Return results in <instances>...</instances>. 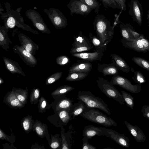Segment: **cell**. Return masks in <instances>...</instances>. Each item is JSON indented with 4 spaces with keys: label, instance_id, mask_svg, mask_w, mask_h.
<instances>
[{
    "label": "cell",
    "instance_id": "6da1fadb",
    "mask_svg": "<svg viewBox=\"0 0 149 149\" xmlns=\"http://www.w3.org/2000/svg\"><path fill=\"white\" fill-rule=\"evenodd\" d=\"M6 11L2 8L0 3V17L3 20L4 26L7 29H12L17 26L24 31H29L34 34H38V32L33 29L29 25L24 23L23 17L21 15L20 12L22 7H20L15 10L11 8L10 3L8 2L4 3Z\"/></svg>",
    "mask_w": 149,
    "mask_h": 149
},
{
    "label": "cell",
    "instance_id": "7a4b0ae2",
    "mask_svg": "<svg viewBox=\"0 0 149 149\" xmlns=\"http://www.w3.org/2000/svg\"><path fill=\"white\" fill-rule=\"evenodd\" d=\"M97 37L105 46L111 40L113 37L114 28L110 22L103 15L97 14L93 23Z\"/></svg>",
    "mask_w": 149,
    "mask_h": 149
},
{
    "label": "cell",
    "instance_id": "3957f363",
    "mask_svg": "<svg viewBox=\"0 0 149 149\" xmlns=\"http://www.w3.org/2000/svg\"><path fill=\"white\" fill-rule=\"evenodd\" d=\"M77 99L83 102L88 107L98 109L109 115H111V110L104 100L89 91H79Z\"/></svg>",
    "mask_w": 149,
    "mask_h": 149
},
{
    "label": "cell",
    "instance_id": "277c9868",
    "mask_svg": "<svg viewBox=\"0 0 149 149\" xmlns=\"http://www.w3.org/2000/svg\"><path fill=\"white\" fill-rule=\"evenodd\" d=\"M80 116L86 119L106 127L117 126V123L111 118L95 108L86 106L83 112Z\"/></svg>",
    "mask_w": 149,
    "mask_h": 149
},
{
    "label": "cell",
    "instance_id": "5b68a950",
    "mask_svg": "<svg viewBox=\"0 0 149 149\" xmlns=\"http://www.w3.org/2000/svg\"><path fill=\"white\" fill-rule=\"evenodd\" d=\"M97 84L101 91L107 97L112 98L121 105H124L123 96L111 81L99 77L97 81Z\"/></svg>",
    "mask_w": 149,
    "mask_h": 149
},
{
    "label": "cell",
    "instance_id": "8992f818",
    "mask_svg": "<svg viewBox=\"0 0 149 149\" xmlns=\"http://www.w3.org/2000/svg\"><path fill=\"white\" fill-rule=\"evenodd\" d=\"M43 11L56 29H61L66 27L68 25L67 19L60 10L50 8L49 9H45Z\"/></svg>",
    "mask_w": 149,
    "mask_h": 149
},
{
    "label": "cell",
    "instance_id": "52a82bcc",
    "mask_svg": "<svg viewBox=\"0 0 149 149\" xmlns=\"http://www.w3.org/2000/svg\"><path fill=\"white\" fill-rule=\"evenodd\" d=\"M25 15L31 21L34 27L42 33H51L50 30L38 11L33 9H28L25 12Z\"/></svg>",
    "mask_w": 149,
    "mask_h": 149
},
{
    "label": "cell",
    "instance_id": "ba28073f",
    "mask_svg": "<svg viewBox=\"0 0 149 149\" xmlns=\"http://www.w3.org/2000/svg\"><path fill=\"white\" fill-rule=\"evenodd\" d=\"M74 41L70 52L71 54L88 51L94 48L89 39L84 36L81 31L74 37Z\"/></svg>",
    "mask_w": 149,
    "mask_h": 149
},
{
    "label": "cell",
    "instance_id": "9c48e42d",
    "mask_svg": "<svg viewBox=\"0 0 149 149\" xmlns=\"http://www.w3.org/2000/svg\"><path fill=\"white\" fill-rule=\"evenodd\" d=\"M111 82L114 85L118 86L132 93H137L141 89L138 84L133 85L127 79L118 74L113 75Z\"/></svg>",
    "mask_w": 149,
    "mask_h": 149
},
{
    "label": "cell",
    "instance_id": "30bf717a",
    "mask_svg": "<svg viewBox=\"0 0 149 149\" xmlns=\"http://www.w3.org/2000/svg\"><path fill=\"white\" fill-rule=\"evenodd\" d=\"M66 6L72 16L74 14L87 15L93 10L79 0H70Z\"/></svg>",
    "mask_w": 149,
    "mask_h": 149
},
{
    "label": "cell",
    "instance_id": "8fae6325",
    "mask_svg": "<svg viewBox=\"0 0 149 149\" xmlns=\"http://www.w3.org/2000/svg\"><path fill=\"white\" fill-rule=\"evenodd\" d=\"M104 135L110 138L118 144L128 148L130 146L129 139L123 134H121L111 129L102 127Z\"/></svg>",
    "mask_w": 149,
    "mask_h": 149
},
{
    "label": "cell",
    "instance_id": "7c38bea8",
    "mask_svg": "<svg viewBox=\"0 0 149 149\" xmlns=\"http://www.w3.org/2000/svg\"><path fill=\"white\" fill-rule=\"evenodd\" d=\"M13 50V52L17 54L26 65L34 67L37 64V60L34 56L20 46L15 45Z\"/></svg>",
    "mask_w": 149,
    "mask_h": 149
},
{
    "label": "cell",
    "instance_id": "4fadbf2b",
    "mask_svg": "<svg viewBox=\"0 0 149 149\" xmlns=\"http://www.w3.org/2000/svg\"><path fill=\"white\" fill-rule=\"evenodd\" d=\"M129 14L137 24L141 26L142 22L143 9L138 0H131Z\"/></svg>",
    "mask_w": 149,
    "mask_h": 149
},
{
    "label": "cell",
    "instance_id": "5bb4252c",
    "mask_svg": "<svg viewBox=\"0 0 149 149\" xmlns=\"http://www.w3.org/2000/svg\"><path fill=\"white\" fill-rule=\"evenodd\" d=\"M17 36L20 42V46L34 56L36 51L39 49L38 45L24 34L19 33L18 34Z\"/></svg>",
    "mask_w": 149,
    "mask_h": 149
},
{
    "label": "cell",
    "instance_id": "9a60e30c",
    "mask_svg": "<svg viewBox=\"0 0 149 149\" xmlns=\"http://www.w3.org/2000/svg\"><path fill=\"white\" fill-rule=\"evenodd\" d=\"M121 41L123 46L139 52H147L140 38L137 39L126 40L122 38Z\"/></svg>",
    "mask_w": 149,
    "mask_h": 149
},
{
    "label": "cell",
    "instance_id": "2e32d148",
    "mask_svg": "<svg viewBox=\"0 0 149 149\" xmlns=\"http://www.w3.org/2000/svg\"><path fill=\"white\" fill-rule=\"evenodd\" d=\"M71 56L87 61L93 62L101 61L104 55L103 52L96 51L93 52H80L71 54Z\"/></svg>",
    "mask_w": 149,
    "mask_h": 149
},
{
    "label": "cell",
    "instance_id": "e0dca14e",
    "mask_svg": "<svg viewBox=\"0 0 149 149\" xmlns=\"http://www.w3.org/2000/svg\"><path fill=\"white\" fill-rule=\"evenodd\" d=\"M124 123L129 131L137 142H143L145 141L146 136L140 128L136 125H132L126 121Z\"/></svg>",
    "mask_w": 149,
    "mask_h": 149
},
{
    "label": "cell",
    "instance_id": "ac0fdd59",
    "mask_svg": "<svg viewBox=\"0 0 149 149\" xmlns=\"http://www.w3.org/2000/svg\"><path fill=\"white\" fill-rule=\"evenodd\" d=\"M3 60L6 68L10 73L17 74L26 77L25 74L17 62L5 56H3Z\"/></svg>",
    "mask_w": 149,
    "mask_h": 149
},
{
    "label": "cell",
    "instance_id": "d6986e66",
    "mask_svg": "<svg viewBox=\"0 0 149 149\" xmlns=\"http://www.w3.org/2000/svg\"><path fill=\"white\" fill-rule=\"evenodd\" d=\"M97 69L99 72H102L104 76L119 74V69L113 62L109 64H98Z\"/></svg>",
    "mask_w": 149,
    "mask_h": 149
},
{
    "label": "cell",
    "instance_id": "ffe728a7",
    "mask_svg": "<svg viewBox=\"0 0 149 149\" xmlns=\"http://www.w3.org/2000/svg\"><path fill=\"white\" fill-rule=\"evenodd\" d=\"M92 68V64L88 62H79L72 65L69 68V73L81 72L88 73Z\"/></svg>",
    "mask_w": 149,
    "mask_h": 149
},
{
    "label": "cell",
    "instance_id": "44dd1931",
    "mask_svg": "<svg viewBox=\"0 0 149 149\" xmlns=\"http://www.w3.org/2000/svg\"><path fill=\"white\" fill-rule=\"evenodd\" d=\"M96 135H104L102 127H98L93 125L85 127L83 131V136L84 137L88 139H91Z\"/></svg>",
    "mask_w": 149,
    "mask_h": 149
},
{
    "label": "cell",
    "instance_id": "7402d4cb",
    "mask_svg": "<svg viewBox=\"0 0 149 149\" xmlns=\"http://www.w3.org/2000/svg\"><path fill=\"white\" fill-rule=\"evenodd\" d=\"M8 31L9 29L4 25L0 26V46L4 50L7 51L10 44L12 43L8 35Z\"/></svg>",
    "mask_w": 149,
    "mask_h": 149
},
{
    "label": "cell",
    "instance_id": "603a6c76",
    "mask_svg": "<svg viewBox=\"0 0 149 149\" xmlns=\"http://www.w3.org/2000/svg\"><path fill=\"white\" fill-rule=\"evenodd\" d=\"M110 56L112 58V62L115 64L119 70L127 73L129 72L130 67L122 57L115 54H111Z\"/></svg>",
    "mask_w": 149,
    "mask_h": 149
},
{
    "label": "cell",
    "instance_id": "cb8c5ba5",
    "mask_svg": "<svg viewBox=\"0 0 149 149\" xmlns=\"http://www.w3.org/2000/svg\"><path fill=\"white\" fill-rule=\"evenodd\" d=\"M5 100L7 104L13 108H21L24 107L23 104L19 100L15 94L13 90L8 92Z\"/></svg>",
    "mask_w": 149,
    "mask_h": 149
},
{
    "label": "cell",
    "instance_id": "d4e9b609",
    "mask_svg": "<svg viewBox=\"0 0 149 149\" xmlns=\"http://www.w3.org/2000/svg\"><path fill=\"white\" fill-rule=\"evenodd\" d=\"M80 101L79 103L72 105L70 109L69 113L71 117L72 116V119H74L75 117L80 115L85 108L86 106L81 101Z\"/></svg>",
    "mask_w": 149,
    "mask_h": 149
},
{
    "label": "cell",
    "instance_id": "484cf974",
    "mask_svg": "<svg viewBox=\"0 0 149 149\" xmlns=\"http://www.w3.org/2000/svg\"><path fill=\"white\" fill-rule=\"evenodd\" d=\"M89 36L91 42L96 51L104 52L106 50L107 46H104L97 37L91 32L89 33Z\"/></svg>",
    "mask_w": 149,
    "mask_h": 149
},
{
    "label": "cell",
    "instance_id": "4316f807",
    "mask_svg": "<svg viewBox=\"0 0 149 149\" xmlns=\"http://www.w3.org/2000/svg\"><path fill=\"white\" fill-rule=\"evenodd\" d=\"M12 89L19 100L24 105L27 103L28 95L27 88L24 90L13 87Z\"/></svg>",
    "mask_w": 149,
    "mask_h": 149
},
{
    "label": "cell",
    "instance_id": "83f0119b",
    "mask_svg": "<svg viewBox=\"0 0 149 149\" xmlns=\"http://www.w3.org/2000/svg\"><path fill=\"white\" fill-rule=\"evenodd\" d=\"M88 75V73L81 72L69 73L65 79L66 80L70 81H79L84 79Z\"/></svg>",
    "mask_w": 149,
    "mask_h": 149
},
{
    "label": "cell",
    "instance_id": "f1b7e54d",
    "mask_svg": "<svg viewBox=\"0 0 149 149\" xmlns=\"http://www.w3.org/2000/svg\"><path fill=\"white\" fill-rule=\"evenodd\" d=\"M72 105L71 101L68 98H65L60 100L57 104L56 110L58 111L63 110H66L70 111Z\"/></svg>",
    "mask_w": 149,
    "mask_h": 149
},
{
    "label": "cell",
    "instance_id": "f546056e",
    "mask_svg": "<svg viewBox=\"0 0 149 149\" xmlns=\"http://www.w3.org/2000/svg\"><path fill=\"white\" fill-rule=\"evenodd\" d=\"M93 10L97 14H99L100 3L97 0H79Z\"/></svg>",
    "mask_w": 149,
    "mask_h": 149
},
{
    "label": "cell",
    "instance_id": "4dcf8cb0",
    "mask_svg": "<svg viewBox=\"0 0 149 149\" xmlns=\"http://www.w3.org/2000/svg\"><path fill=\"white\" fill-rule=\"evenodd\" d=\"M74 89L72 86L67 85L61 86L55 90L52 93V95L59 96L67 93Z\"/></svg>",
    "mask_w": 149,
    "mask_h": 149
},
{
    "label": "cell",
    "instance_id": "1f68e13d",
    "mask_svg": "<svg viewBox=\"0 0 149 149\" xmlns=\"http://www.w3.org/2000/svg\"><path fill=\"white\" fill-rule=\"evenodd\" d=\"M132 60L140 67L149 71V62L147 60L141 57L137 56L133 57Z\"/></svg>",
    "mask_w": 149,
    "mask_h": 149
},
{
    "label": "cell",
    "instance_id": "d6a6232c",
    "mask_svg": "<svg viewBox=\"0 0 149 149\" xmlns=\"http://www.w3.org/2000/svg\"><path fill=\"white\" fill-rule=\"evenodd\" d=\"M119 26L122 38L126 40L134 39L132 33L128 30L125 24L121 23Z\"/></svg>",
    "mask_w": 149,
    "mask_h": 149
},
{
    "label": "cell",
    "instance_id": "836d02e7",
    "mask_svg": "<svg viewBox=\"0 0 149 149\" xmlns=\"http://www.w3.org/2000/svg\"><path fill=\"white\" fill-rule=\"evenodd\" d=\"M130 70L134 73V75L132 78L135 82L141 85L142 83L146 82L145 77L141 72L138 71H135L132 67H131Z\"/></svg>",
    "mask_w": 149,
    "mask_h": 149
},
{
    "label": "cell",
    "instance_id": "e575fe53",
    "mask_svg": "<svg viewBox=\"0 0 149 149\" xmlns=\"http://www.w3.org/2000/svg\"><path fill=\"white\" fill-rule=\"evenodd\" d=\"M121 94L126 105L132 109H133L134 98L130 93L124 91H121Z\"/></svg>",
    "mask_w": 149,
    "mask_h": 149
},
{
    "label": "cell",
    "instance_id": "d590c367",
    "mask_svg": "<svg viewBox=\"0 0 149 149\" xmlns=\"http://www.w3.org/2000/svg\"><path fill=\"white\" fill-rule=\"evenodd\" d=\"M63 72H59L53 74L46 79L45 84L48 85L52 84L59 79L61 77Z\"/></svg>",
    "mask_w": 149,
    "mask_h": 149
},
{
    "label": "cell",
    "instance_id": "8d00e7d4",
    "mask_svg": "<svg viewBox=\"0 0 149 149\" xmlns=\"http://www.w3.org/2000/svg\"><path fill=\"white\" fill-rule=\"evenodd\" d=\"M58 115L60 119L65 123H67L70 120L71 116L68 110H63L59 111Z\"/></svg>",
    "mask_w": 149,
    "mask_h": 149
},
{
    "label": "cell",
    "instance_id": "74e56055",
    "mask_svg": "<svg viewBox=\"0 0 149 149\" xmlns=\"http://www.w3.org/2000/svg\"><path fill=\"white\" fill-rule=\"evenodd\" d=\"M40 96V90L38 88H34L32 90L30 97L31 104H36L38 102Z\"/></svg>",
    "mask_w": 149,
    "mask_h": 149
},
{
    "label": "cell",
    "instance_id": "f35d334b",
    "mask_svg": "<svg viewBox=\"0 0 149 149\" xmlns=\"http://www.w3.org/2000/svg\"><path fill=\"white\" fill-rule=\"evenodd\" d=\"M22 124L23 129L25 131H30L32 127L31 118L28 116L25 117L22 120Z\"/></svg>",
    "mask_w": 149,
    "mask_h": 149
},
{
    "label": "cell",
    "instance_id": "ab89813d",
    "mask_svg": "<svg viewBox=\"0 0 149 149\" xmlns=\"http://www.w3.org/2000/svg\"><path fill=\"white\" fill-rule=\"evenodd\" d=\"M69 58L65 56H61L57 57L56 59V63L59 65H63L68 63Z\"/></svg>",
    "mask_w": 149,
    "mask_h": 149
},
{
    "label": "cell",
    "instance_id": "60d3db41",
    "mask_svg": "<svg viewBox=\"0 0 149 149\" xmlns=\"http://www.w3.org/2000/svg\"><path fill=\"white\" fill-rule=\"evenodd\" d=\"M125 24L128 30L132 33L135 39H137L139 38L143 34L141 33H139L136 31L133 26L129 24L126 23Z\"/></svg>",
    "mask_w": 149,
    "mask_h": 149
},
{
    "label": "cell",
    "instance_id": "b9f144b4",
    "mask_svg": "<svg viewBox=\"0 0 149 149\" xmlns=\"http://www.w3.org/2000/svg\"><path fill=\"white\" fill-rule=\"evenodd\" d=\"M35 130L37 134L40 136L44 135L45 130L44 128L39 123L36 124L35 126Z\"/></svg>",
    "mask_w": 149,
    "mask_h": 149
},
{
    "label": "cell",
    "instance_id": "7bdbcfd3",
    "mask_svg": "<svg viewBox=\"0 0 149 149\" xmlns=\"http://www.w3.org/2000/svg\"><path fill=\"white\" fill-rule=\"evenodd\" d=\"M101 1L104 7L106 8H109L115 9L117 8L110 0H100Z\"/></svg>",
    "mask_w": 149,
    "mask_h": 149
},
{
    "label": "cell",
    "instance_id": "ee69618b",
    "mask_svg": "<svg viewBox=\"0 0 149 149\" xmlns=\"http://www.w3.org/2000/svg\"><path fill=\"white\" fill-rule=\"evenodd\" d=\"M83 143L82 149H96V148L90 144L88 141V139L85 137L83 139Z\"/></svg>",
    "mask_w": 149,
    "mask_h": 149
},
{
    "label": "cell",
    "instance_id": "f6af8a7d",
    "mask_svg": "<svg viewBox=\"0 0 149 149\" xmlns=\"http://www.w3.org/2000/svg\"><path fill=\"white\" fill-rule=\"evenodd\" d=\"M141 111L143 116L149 119V105H144L143 106Z\"/></svg>",
    "mask_w": 149,
    "mask_h": 149
},
{
    "label": "cell",
    "instance_id": "bcb514c9",
    "mask_svg": "<svg viewBox=\"0 0 149 149\" xmlns=\"http://www.w3.org/2000/svg\"><path fill=\"white\" fill-rule=\"evenodd\" d=\"M47 106V102L45 98L42 97L40 100L39 104V109L40 110H44Z\"/></svg>",
    "mask_w": 149,
    "mask_h": 149
},
{
    "label": "cell",
    "instance_id": "7dc6e473",
    "mask_svg": "<svg viewBox=\"0 0 149 149\" xmlns=\"http://www.w3.org/2000/svg\"><path fill=\"white\" fill-rule=\"evenodd\" d=\"M140 38L146 50L147 51H149V41L145 38V36L143 34L141 35Z\"/></svg>",
    "mask_w": 149,
    "mask_h": 149
},
{
    "label": "cell",
    "instance_id": "c3c4849f",
    "mask_svg": "<svg viewBox=\"0 0 149 149\" xmlns=\"http://www.w3.org/2000/svg\"><path fill=\"white\" fill-rule=\"evenodd\" d=\"M62 140V149H69V146L66 140L65 136L63 134L61 135Z\"/></svg>",
    "mask_w": 149,
    "mask_h": 149
},
{
    "label": "cell",
    "instance_id": "681fc988",
    "mask_svg": "<svg viewBox=\"0 0 149 149\" xmlns=\"http://www.w3.org/2000/svg\"><path fill=\"white\" fill-rule=\"evenodd\" d=\"M115 1L116 3L120 6L122 10L124 11L126 10V0H115Z\"/></svg>",
    "mask_w": 149,
    "mask_h": 149
},
{
    "label": "cell",
    "instance_id": "f907efd6",
    "mask_svg": "<svg viewBox=\"0 0 149 149\" xmlns=\"http://www.w3.org/2000/svg\"><path fill=\"white\" fill-rule=\"evenodd\" d=\"M60 145V143L58 140H52L50 146L51 148L53 149H56L58 148Z\"/></svg>",
    "mask_w": 149,
    "mask_h": 149
},
{
    "label": "cell",
    "instance_id": "816d5d0a",
    "mask_svg": "<svg viewBox=\"0 0 149 149\" xmlns=\"http://www.w3.org/2000/svg\"><path fill=\"white\" fill-rule=\"evenodd\" d=\"M0 139L2 140L6 139V140L8 141L9 140V139L7 137L6 135L1 129H0Z\"/></svg>",
    "mask_w": 149,
    "mask_h": 149
},
{
    "label": "cell",
    "instance_id": "f5cc1de1",
    "mask_svg": "<svg viewBox=\"0 0 149 149\" xmlns=\"http://www.w3.org/2000/svg\"><path fill=\"white\" fill-rule=\"evenodd\" d=\"M114 4V5L117 8H118L122 10L120 6L118 5L116 2L115 0H110Z\"/></svg>",
    "mask_w": 149,
    "mask_h": 149
},
{
    "label": "cell",
    "instance_id": "db71d44e",
    "mask_svg": "<svg viewBox=\"0 0 149 149\" xmlns=\"http://www.w3.org/2000/svg\"><path fill=\"white\" fill-rule=\"evenodd\" d=\"M147 19L148 20V26H149V9L148 11V14L147 15Z\"/></svg>",
    "mask_w": 149,
    "mask_h": 149
},
{
    "label": "cell",
    "instance_id": "11a10c76",
    "mask_svg": "<svg viewBox=\"0 0 149 149\" xmlns=\"http://www.w3.org/2000/svg\"><path fill=\"white\" fill-rule=\"evenodd\" d=\"M4 82V81L3 79L1 77H0V84H3Z\"/></svg>",
    "mask_w": 149,
    "mask_h": 149
}]
</instances>
